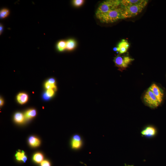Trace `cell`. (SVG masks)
<instances>
[{"label": "cell", "instance_id": "obj_1", "mask_svg": "<svg viewBox=\"0 0 166 166\" xmlns=\"http://www.w3.org/2000/svg\"><path fill=\"white\" fill-rule=\"evenodd\" d=\"M97 18L102 23H111L123 19L122 9L121 7L118 8L106 13L101 15Z\"/></svg>", "mask_w": 166, "mask_h": 166}, {"label": "cell", "instance_id": "obj_2", "mask_svg": "<svg viewBox=\"0 0 166 166\" xmlns=\"http://www.w3.org/2000/svg\"><path fill=\"white\" fill-rule=\"evenodd\" d=\"M148 2V1L144 0L142 2L139 4L126 7H121L122 9L123 19L132 17L137 15L142 12Z\"/></svg>", "mask_w": 166, "mask_h": 166}, {"label": "cell", "instance_id": "obj_3", "mask_svg": "<svg viewBox=\"0 0 166 166\" xmlns=\"http://www.w3.org/2000/svg\"><path fill=\"white\" fill-rule=\"evenodd\" d=\"M120 3L121 1L119 0H108L103 2L100 5L96 12V17L117 8Z\"/></svg>", "mask_w": 166, "mask_h": 166}, {"label": "cell", "instance_id": "obj_4", "mask_svg": "<svg viewBox=\"0 0 166 166\" xmlns=\"http://www.w3.org/2000/svg\"><path fill=\"white\" fill-rule=\"evenodd\" d=\"M144 100L145 104L152 108H156L160 105L156 96L149 88L144 95Z\"/></svg>", "mask_w": 166, "mask_h": 166}, {"label": "cell", "instance_id": "obj_5", "mask_svg": "<svg viewBox=\"0 0 166 166\" xmlns=\"http://www.w3.org/2000/svg\"><path fill=\"white\" fill-rule=\"evenodd\" d=\"M134 60L128 56H121L118 55L114 59L115 65L121 69L127 68L131 62Z\"/></svg>", "mask_w": 166, "mask_h": 166}, {"label": "cell", "instance_id": "obj_6", "mask_svg": "<svg viewBox=\"0 0 166 166\" xmlns=\"http://www.w3.org/2000/svg\"><path fill=\"white\" fill-rule=\"evenodd\" d=\"M158 133L156 127L152 125H148L143 128L141 131V134L143 137L152 138L157 136Z\"/></svg>", "mask_w": 166, "mask_h": 166}, {"label": "cell", "instance_id": "obj_7", "mask_svg": "<svg viewBox=\"0 0 166 166\" xmlns=\"http://www.w3.org/2000/svg\"><path fill=\"white\" fill-rule=\"evenodd\" d=\"M158 100L160 104L164 97V92L162 89L155 84H153L149 88Z\"/></svg>", "mask_w": 166, "mask_h": 166}, {"label": "cell", "instance_id": "obj_8", "mask_svg": "<svg viewBox=\"0 0 166 166\" xmlns=\"http://www.w3.org/2000/svg\"><path fill=\"white\" fill-rule=\"evenodd\" d=\"M130 47V44L127 40L123 39L118 44L117 48V51L120 54L127 52Z\"/></svg>", "mask_w": 166, "mask_h": 166}, {"label": "cell", "instance_id": "obj_9", "mask_svg": "<svg viewBox=\"0 0 166 166\" xmlns=\"http://www.w3.org/2000/svg\"><path fill=\"white\" fill-rule=\"evenodd\" d=\"M144 0H122L121 1V7L124 8L139 4Z\"/></svg>", "mask_w": 166, "mask_h": 166}, {"label": "cell", "instance_id": "obj_10", "mask_svg": "<svg viewBox=\"0 0 166 166\" xmlns=\"http://www.w3.org/2000/svg\"><path fill=\"white\" fill-rule=\"evenodd\" d=\"M17 100L20 104L23 105L28 101V95L25 93H19L17 96Z\"/></svg>", "mask_w": 166, "mask_h": 166}, {"label": "cell", "instance_id": "obj_11", "mask_svg": "<svg viewBox=\"0 0 166 166\" xmlns=\"http://www.w3.org/2000/svg\"><path fill=\"white\" fill-rule=\"evenodd\" d=\"M29 142L31 146L33 147H38L40 144L39 140L34 136H32L29 138Z\"/></svg>", "mask_w": 166, "mask_h": 166}, {"label": "cell", "instance_id": "obj_12", "mask_svg": "<svg viewBox=\"0 0 166 166\" xmlns=\"http://www.w3.org/2000/svg\"><path fill=\"white\" fill-rule=\"evenodd\" d=\"M76 46V41L73 39H69L66 42V49L68 51H72L74 50Z\"/></svg>", "mask_w": 166, "mask_h": 166}, {"label": "cell", "instance_id": "obj_13", "mask_svg": "<svg viewBox=\"0 0 166 166\" xmlns=\"http://www.w3.org/2000/svg\"><path fill=\"white\" fill-rule=\"evenodd\" d=\"M15 121L17 123H21L23 122L25 118V116L21 113H17L15 115Z\"/></svg>", "mask_w": 166, "mask_h": 166}, {"label": "cell", "instance_id": "obj_14", "mask_svg": "<svg viewBox=\"0 0 166 166\" xmlns=\"http://www.w3.org/2000/svg\"><path fill=\"white\" fill-rule=\"evenodd\" d=\"M15 157L18 160L22 161L24 162H25L27 159V157L25 156V152L23 151L17 152L15 155Z\"/></svg>", "mask_w": 166, "mask_h": 166}, {"label": "cell", "instance_id": "obj_15", "mask_svg": "<svg viewBox=\"0 0 166 166\" xmlns=\"http://www.w3.org/2000/svg\"><path fill=\"white\" fill-rule=\"evenodd\" d=\"M81 140L72 139L71 145L72 148L73 149H78L80 148L82 145Z\"/></svg>", "mask_w": 166, "mask_h": 166}, {"label": "cell", "instance_id": "obj_16", "mask_svg": "<svg viewBox=\"0 0 166 166\" xmlns=\"http://www.w3.org/2000/svg\"><path fill=\"white\" fill-rule=\"evenodd\" d=\"M36 115V111L34 109H31L26 112L25 116V118L28 120L34 117Z\"/></svg>", "mask_w": 166, "mask_h": 166}, {"label": "cell", "instance_id": "obj_17", "mask_svg": "<svg viewBox=\"0 0 166 166\" xmlns=\"http://www.w3.org/2000/svg\"><path fill=\"white\" fill-rule=\"evenodd\" d=\"M57 47L59 51H64L66 48V42L64 40L59 41L57 44Z\"/></svg>", "mask_w": 166, "mask_h": 166}, {"label": "cell", "instance_id": "obj_18", "mask_svg": "<svg viewBox=\"0 0 166 166\" xmlns=\"http://www.w3.org/2000/svg\"><path fill=\"white\" fill-rule=\"evenodd\" d=\"M44 156L40 153H37L33 156V159L36 162L41 163L44 160Z\"/></svg>", "mask_w": 166, "mask_h": 166}, {"label": "cell", "instance_id": "obj_19", "mask_svg": "<svg viewBox=\"0 0 166 166\" xmlns=\"http://www.w3.org/2000/svg\"><path fill=\"white\" fill-rule=\"evenodd\" d=\"M9 14V11L7 9H3L0 12V17L1 18L7 17Z\"/></svg>", "mask_w": 166, "mask_h": 166}, {"label": "cell", "instance_id": "obj_20", "mask_svg": "<svg viewBox=\"0 0 166 166\" xmlns=\"http://www.w3.org/2000/svg\"><path fill=\"white\" fill-rule=\"evenodd\" d=\"M45 86L46 88L48 89H53L55 90L56 88L55 84H51L48 81L46 82Z\"/></svg>", "mask_w": 166, "mask_h": 166}, {"label": "cell", "instance_id": "obj_21", "mask_svg": "<svg viewBox=\"0 0 166 166\" xmlns=\"http://www.w3.org/2000/svg\"><path fill=\"white\" fill-rule=\"evenodd\" d=\"M84 2L83 0H74L73 1L74 5L76 7H79L82 5Z\"/></svg>", "mask_w": 166, "mask_h": 166}, {"label": "cell", "instance_id": "obj_22", "mask_svg": "<svg viewBox=\"0 0 166 166\" xmlns=\"http://www.w3.org/2000/svg\"><path fill=\"white\" fill-rule=\"evenodd\" d=\"M46 94L49 98L51 97L54 94V90L53 89H48Z\"/></svg>", "mask_w": 166, "mask_h": 166}, {"label": "cell", "instance_id": "obj_23", "mask_svg": "<svg viewBox=\"0 0 166 166\" xmlns=\"http://www.w3.org/2000/svg\"><path fill=\"white\" fill-rule=\"evenodd\" d=\"M41 166H51V164L50 162L47 161H43L41 163Z\"/></svg>", "mask_w": 166, "mask_h": 166}, {"label": "cell", "instance_id": "obj_24", "mask_svg": "<svg viewBox=\"0 0 166 166\" xmlns=\"http://www.w3.org/2000/svg\"><path fill=\"white\" fill-rule=\"evenodd\" d=\"M48 82L51 83V84H55V81L54 79L51 78L48 81Z\"/></svg>", "mask_w": 166, "mask_h": 166}, {"label": "cell", "instance_id": "obj_25", "mask_svg": "<svg viewBox=\"0 0 166 166\" xmlns=\"http://www.w3.org/2000/svg\"><path fill=\"white\" fill-rule=\"evenodd\" d=\"M44 98L45 99H48L50 98L46 94V93L44 95Z\"/></svg>", "mask_w": 166, "mask_h": 166}, {"label": "cell", "instance_id": "obj_26", "mask_svg": "<svg viewBox=\"0 0 166 166\" xmlns=\"http://www.w3.org/2000/svg\"><path fill=\"white\" fill-rule=\"evenodd\" d=\"M0 33H1V34L2 33L3 30V27L2 25H1V26H0Z\"/></svg>", "mask_w": 166, "mask_h": 166}, {"label": "cell", "instance_id": "obj_27", "mask_svg": "<svg viewBox=\"0 0 166 166\" xmlns=\"http://www.w3.org/2000/svg\"><path fill=\"white\" fill-rule=\"evenodd\" d=\"M0 105H1V106H2L4 104V101L2 99H1V100H0Z\"/></svg>", "mask_w": 166, "mask_h": 166}, {"label": "cell", "instance_id": "obj_28", "mask_svg": "<svg viewBox=\"0 0 166 166\" xmlns=\"http://www.w3.org/2000/svg\"><path fill=\"white\" fill-rule=\"evenodd\" d=\"M125 166H134L133 165H126Z\"/></svg>", "mask_w": 166, "mask_h": 166}]
</instances>
